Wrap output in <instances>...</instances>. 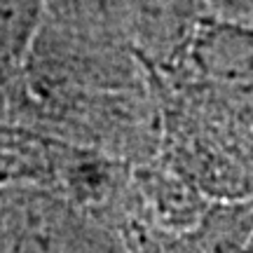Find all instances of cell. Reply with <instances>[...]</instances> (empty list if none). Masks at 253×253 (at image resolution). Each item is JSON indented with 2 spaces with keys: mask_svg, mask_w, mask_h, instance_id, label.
Wrapping results in <instances>:
<instances>
[{
  "mask_svg": "<svg viewBox=\"0 0 253 253\" xmlns=\"http://www.w3.org/2000/svg\"><path fill=\"white\" fill-rule=\"evenodd\" d=\"M61 138L0 120V202L28 188L54 181Z\"/></svg>",
  "mask_w": 253,
  "mask_h": 253,
  "instance_id": "1",
  "label": "cell"
},
{
  "mask_svg": "<svg viewBox=\"0 0 253 253\" xmlns=\"http://www.w3.org/2000/svg\"><path fill=\"white\" fill-rule=\"evenodd\" d=\"M251 235L253 204H225L211 209L178 237L173 253H246Z\"/></svg>",
  "mask_w": 253,
  "mask_h": 253,
  "instance_id": "2",
  "label": "cell"
},
{
  "mask_svg": "<svg viewBox=\"0 0 253 253\" xmlns=\"http://www.w3.org/2000/svg\"><path fill=\"white\" fill-rule=\"evenodd\" d=\"M246 253H253V235H251V242H249V249H246Z\"/></svg>",
  "mask_w": 253,
  "mask_h": 253,
  "instance_id": "4",
  "label": "cell"
},
{
  "mask_svg": "<svg viewBox=\"0 0 253 253\" xmlns=\"http://www.w3.org/2000/svg\"><path fill=\"white\" fill-rule=\"evenodd\" d=\"M40 0H0V96L26 68L38 28Z\"/></svg>",
  "mask_w": 253,
  "mask_h": 253,
  "instance_id": "3",
  "label": "cell"
}]
</instances>
